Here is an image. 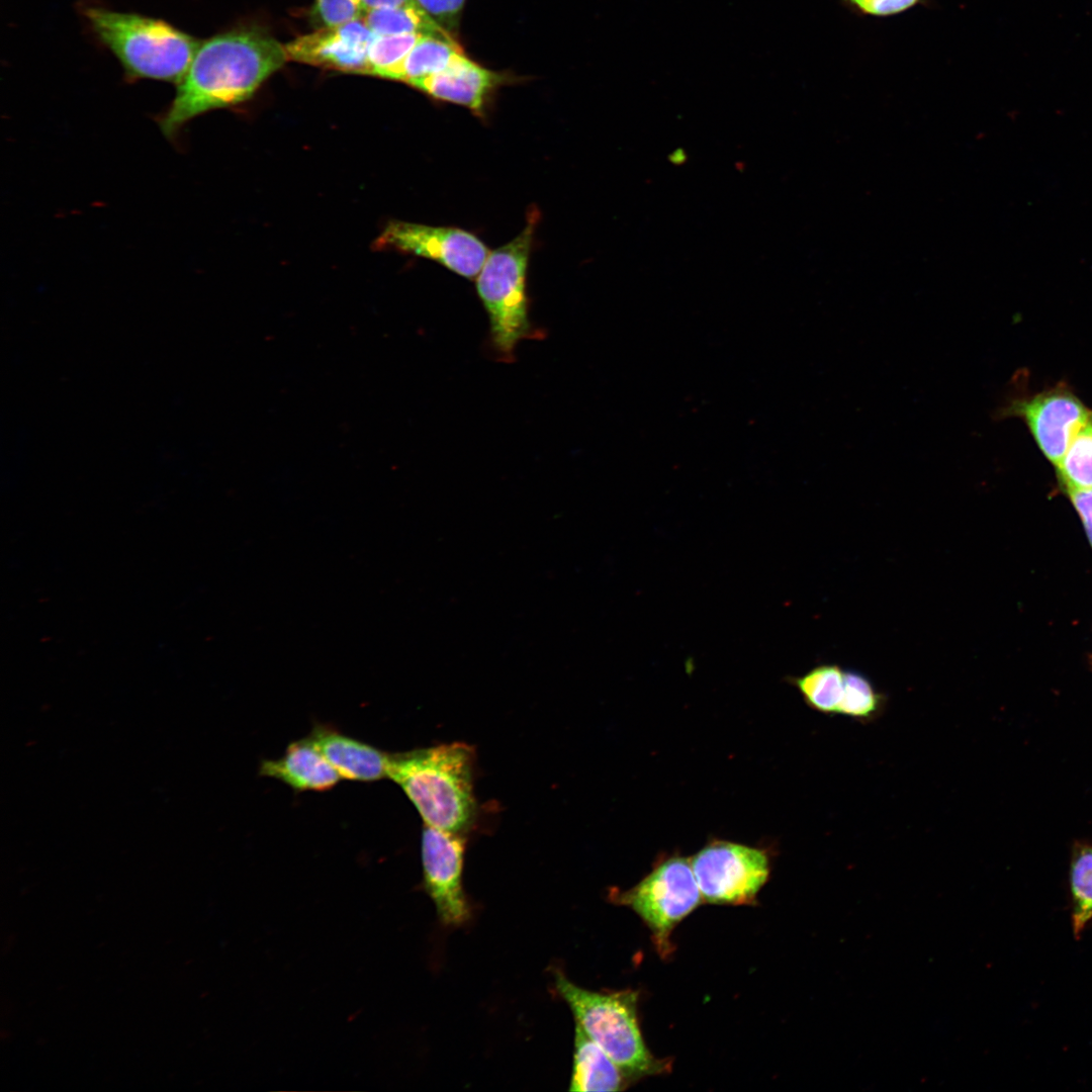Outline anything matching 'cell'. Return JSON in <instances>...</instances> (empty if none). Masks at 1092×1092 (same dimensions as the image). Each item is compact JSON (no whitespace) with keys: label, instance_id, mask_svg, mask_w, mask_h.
Instances as JSON below:
<instances>
[{"label":"cell","instance_id":"cell-1","mask_svg":"<svg viewBox=\"0 0 1092 1092\" xmlns=\"http://www.w3.org/2000/svg\"><path fill=\"white\" fill-rule=\"evenodd\" d=\"M287 61L285 46L258 28H234L205 39L158 118L161 131L175 140L198 115L246 101Z\"/></svg>","mask_w":1092,"mask_h":1092},{"label":"cell","instance_id":"cell-2","mask_svg":"<svg viewBox=\"0 0 1092 1092\" xmlns=\"http://www.w3.org/2000/svg\"><path fill=\"white\" fill-rule=\"evenodd\" d=\"M475 752L463 742L389 753L387 778L413 803L425 825L466 834L476 818Z\"/></svg>","mask_w":1092,"mask_h":1092},{"label":"cell","instance_id":"cell-3","mask_svg":"<svg viewBox=\"0 0 1092 1092\" xmlns=\"http://www.w3.org/2000/svg\"><path fill=\"white\" fill-rule=\"evenodd\" d=\"M90 30L120 63L128 81L143 79L178 84L199 41L162 19L99 5L82 9Z\"/></svg>","mask_w":1092,"mask_h":1092},{"label":"cell","instance_id":"cell-4","mask_svg":"<svg viewBox=\"0 0 1092 1092\" xmlns=\"http://www.w3.org/2000/svg\"><path fill=\"white\" fill-rule=\"evenodd\" d=\"M555 989L570 1008L575 1023L632 1082L670 1070V1061L655 1058L645 1044L639 1020V993L632 989L595 992L578 987L562 973Z\"/></svg>","mask_w":1092,"mask_h":1092},{"label":"cell","instance_id":"cell-5","mask_svg":"<svg viewBox=\"0 0 1092 1092\" xmlns=\"http://www.w3.org/2000/svg\"><path fill=\"white\" fill-rule=\"evenodd\" d=\"M538 218V211L532 210L516 238L489 252L476 277V290L489 317L492 346L507 361L531 333L527 270Z\"/></svg>","mask_w":1092,"mask_h":1092},{"label":"cell","instance_id":"cell-6","mask_svg":"<svg viewBox=\"0 0 1092 1092\" xmlns=\"http://www.w3.org/2000/svg\"><path fill=\"white\" fill-rule=\"evenodd\" d=\"M609 899L643 920L662 959L673 952L670 936L675 926L704 903L691 859L679 855L661 859L631 889L611 890Z\"/></svg>","mask_w":1092,"mask_h":1092},{"label":"cell","instance_id":"cell-7","mask_svg":"<svg viewBox=\"0 0 1092 1092\" xmlns=\"http://www.w3.org/2000/svg\"><path fill=\"white\" fill-rule=\"evenodd\" d=\"M691 859L703 900L716 905H751L770 874L766 851L713 840Z\"/></svg>","mask_w":1092,"mask_h":1092},{"label":"cell","instance_id":"cell-8","mask_svg":"<svg viewBox=\"0 0 1092 1092\" xmlns=\"http://www.w3.org/2000/svg\"><path fill=\"white\" fill-rule=\"evenodd\" d=\"M465 848V834L424 826L423 885L445 926H461L471 917L462 882Z\"/></svg>","mask_w":1092,"mask_h":1092},{"label":"cell","instance_id":"cell-9","mask_svg":"<svg viewBox=\"0 0 1092 1092\" xmlns=\"http://www.w3.org/2000/svg\"><path fill=\"white\" fill-rule=\"evenodd\" d=\"M377 244L434 260L468 279L477 277L489 254L483 242L467 231L405 221L389 222Z\"/></svg>","mask_w":1092,"mask_h":1092},{"label":"cell","instance_id":"cell-10","mask_svg":"<svg viewBox=\"0 0 1092 1092\" xmlns=\"http://www.w3.org/2000/svg\"><path fill=\"white\" fill-rule=\"evenodd\" d=\"M1090 411L1066 387H1055L1029 398L1015 399L997 416H1017L1030 430L1040 451L1055 466Z\"/></svg>","mask_w":1092,"mask_h":1092},{"label":"cell","instance_id":"cell-11","mask_svg":"<svg viewBox=\"0 0 1092 1092\" xmlns=\"http://www.w3.org/2000/svg\"><path fill=\"white\" fill-rule=\"evenodd\" d=\"M374 33L363 19L320 27L285 46L288 61L344 73L369 75L367 51Z\"/></svg>","mask_w":1092,"mask_h":1092},{"label":"cell","instance_id":"cell-12","mask_svg":"<svg viewBox=\"0 0 1092 1092\" xmlns=\"http://www.w3.org/2000/svg\"><path fill=\"white\" fill-rule=\"evenodd\" d=\"M508 81L507 74L484 68L461 54L443 71L416 79L408 85L437 100L458 104L483 115L493 93Z\"/></svg>","mask_w":1092,"mask_h":1092},{"label":"cell","instance_id":"cell-13","mask_svg":"<svg viewBox=\"0 0 1092 1092\" xmlns=\"http://www.w3.org/2000/svg\"><path fill=\"white\" fill-rule=\"evenodd\" d=\"M308 738L343 779L372 782L387 777L389 753L324 725L315 726Z\"/></svg>","mask_w":1092,"mask_h":1092},{"label":"cell","instance_id":"cell-14","mask_svg":"<svg viewBox=\"0 0 1092 1092\" xmlns=\"http://www.w3.org/2000/svg\"><path fill=\"white\" fill-rule=\"evenodd\" d=\"M259 774L279 780L299 792L330 790L341 780L308 736L291 742L281 757L263 760Z\"/></svg>","mask_w":1092,"mask_h":1092},{"label":"cell","instance_id":"cell-15","mask_svg":"<svg viewBox=\"0 0 1092 1092\" xmlns=\"http://www.w3.org/2000/svg\"><path fill=\"white\" fill-rule=\"evenodd\" d=\"M631 1081L616 1063L575 1023L570 1091H621Z\"/></svg>","mask_w":1092,"mask_h":1092},{"label":"cell","instance_id":"cell-16","mask_svg":"<svg viewBox=\"0 0 1092 1092\" xmlns=\"http://www.w3.org/2000/svg\"><path fill=\"white\" fill-rule=\"evenodd\" d=\"M461 54H464L462 47L454 37L423 35L401 61L376 76L408 84L443 71Z\"/></svg>","mask_w":1092,"mask_h":1092},{"label":"cell","instance_id":"cell-17","mask_svg":"<svg viewBox=\"0 0 1092 1092\" xmlns=\"http://www.w3.org/2000/svg\"><path fill=\"white\" fill-rule=\"evenodd\" d=\"M362 19L376 35L418 33L454 37L415 0L401 5L369 9Z\"/></svg>","mask_w":1092,"mask_h":1092},{"label":"cell","instance_id":"cell-18","mask_svg":"<svg viewBox=\"0 0 1092 1092\" xmlns=\"http://www.w3.org/2000/svg\"><path fill=\"white\" fill-rule=\"evenodd\" d=\"M1068 884L1072 932L1079 939L1092 922V843H1073Z\"/></svg>","mask_w":1092,"mask_h":1092},{"label":"cell","instance_id":"cell-19","mask_svg":"<svg viewBox=\"0 0 1092 1092\" xmlns=\"http://www.w3.org/2000/svg\"><path fill=\"white\" fill-rule=\"evenodd\" d=\"M844 672L836 663H821L788 680L811 710L833 716L842 698Z\"/></svg>","mask_w":1092,"mask_h":1092},{"label":"cell","instance_id":"cell-20","mask_svg":"<svg viewBox=\"0 0 1092 1092\" xmlns=\"http://www.w3.org/2000/svg\"><path fill=\"white\" fill-rule=\"evenodd\" d=\"M888 697L856 669H845L843 694L836 715L868 724L882 717Z\"/></svg>","mask_w":1092,"mask_h":1092},{"label":"cell","instance_id":"cell-21","mask_svg":"<svg viewBox=\"0 0 1092 1092\" xmlns=\"http://www.w3.org/2000/svg\"><path fill=\"white\" fill-rule=\"evenodd\" d=\"M1066 490L1092 489V412L1056 465Z\"/></svg>","mask_w":1092,"mask_h":1092},{"label":"cell","instance_id":"cell-22","mask_svg":"<svg viewBox=\"0 0 1092 1092\" xmlns=\"http://www.w3.org/2000/svg\"><path fill=\"white\" fill-rule=\"evenodd\" d=\"M423 35L418 33L375 34L367 51L369 75L376 76L379 71L397 64Z\"/></svg>","mask_w":1092,"mask_h":1092},{"label":"cell","instance_id":"cell-23","mask_svg":"<svg viewBox=\"0 0 1092 1092\" xmlns=\"http://www.w3.org/2000/svg\"><path fill=\"white\" fill-rule=\"evenodd\" d=\"M366 11L362 0H314L309 16L320 28L362 19Z\"/></svg>","mask_w":1092,"mask_h":1092},{"label":"cell","instance_id":"cell-24","mask_svg":"<svg viewBox=\"0 0 1092 1092\" xmlns=\"http://www.w3.org/2000/svg\"><path fill=\"white\" fill-rule=\"evenodd\" d=\"M434 20L450 33L459 25L466 0H415Z\"/></svg>","mask_w":1092,"mask_h":1092},{"label":"cell","instance_id":"cell-25","mask_svg":"<svg viewBox=\"0 0 1092 1092\" xmlns=\"http://www.w3.org/2000/svg\"><path fill=\"white\" fill-rule=\"evenodd\" d=\"M848 6L859 14L869 16H891L902 13L921 0H844Z\"/></svg>","mask_w":1092,"mask_h":1092},{"label":"cell","instance_id":"cell-26","mask_svg":"<svg viewBox=\"0 0 1092 1092\" xmlns=\"http://www.w3.org/2000/svg\"><path fill=\"white\" fill-rule=\"evenodd\" d=\"M1092 546V489L1067 490Z\"/></svg>","mask_w":1092,"mask_h":1092},{"label":"cell","instance_id":"cell-27","mask_svg":"<svg viewBox=\"0 0 1092 1092\" xmlns=\"http://www.w3.org/2000/svg\"><path fill=\"white\" fill-rule=\"evenodd\" d=\"M367 10L388 6L401 5L412 0H362Z\"/></svg>","mask_w":1092,"mask_h":1092}]
</instances>
